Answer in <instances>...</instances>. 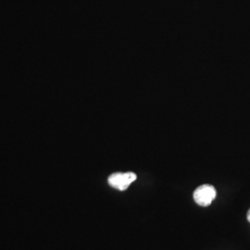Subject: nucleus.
<instances>
[{
	"instance_id": "f257e3e1",
	"label": "nucleus",
	"mask_w": 250,
	"mask_h": 250,
	"mask_svg": "<svg viewBox=\"0 0 250 250\" xmlns=\"http://www.w3.org/2000/svg\"><path fill=\"white\" fill-rule=\"evenodd\" d=\"M217 196V192L213 186L203 185L197 188L194 192V200L197 205L208 207L212 203Z\"/></svg>"
},
{
	"instance_id": "7ed1b4c3",
	"label": "nucleus",
	"mask_w": 250,
	"mask_h": 250,
	"mask_svg": "<svg viewBox=\"0 0 250 250\" xmlns=\"http://www.w3.org/2000/svg\"><path fill=\"white\" fill-rule=\"evenodd\" d=\"M248 220H249V222L250 223V210L248 211Z\"/></svg>"
},
{
	"instance_id": "f03ea898",
	"label": "nucleus",
	"mask_w": 250,
	"mask_h": 250,
	"mask_svg": "<svg viewBox=\"0 0 250 250\" xmlns=\"http://www.w3.org/2000/svg\"><path fill=\"white\" fill-rule=\"evenodd\" d=\"M136 178L137 176L134 172H116L108 177L107 182L111 188L118 189L120 191H125Z\"/></svg>"
}]
</instances>
